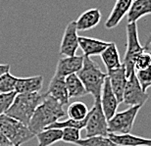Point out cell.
Here are the masks:
<instances>
[{
    "instance_id": "cell-1",
    "label": "cell",
    "mask_w": 151,
    "mask_h": 146,
    "mask_svg": "<svg viewBox=\"0 0 151 146\" xmlns=\"http://www.w3.org/2000/svg\"><path fill=\"white\" fill-rule=\"evenodd\" d=\"M65 115L66 112L64 110V105H62L59 101L46 93L44 100L32 115L29 127L32 133L37 135V133L47 129L50 124L56 123L60 119L65 117Z\"/></svg>"
},
{
    "instance_id": "cell-2",
    "label": "cell",
    "mask_w": 151,
    "mask_h": 146,
    "mask_svg": "<svg viewBox=\"0 0 151 146\" xmlns=\"http://www.w3.org/2000/svg\"><path fill=\"white\" fill-rule=\"evenodd\" d=\"M46 93H21L17 94L13 104L6 112V115L16 119L29 127V122L37 108L43 101Z\"/></svg>"
},
{
    "instance_id": "cell-3",
    "label": "cell",
    "mask_w": 151,
    "mask_h": 146,
    "mask_svg": "<svg viewBox=\"0 0 151 146\" xmlns=\"http://www.w3.org/2000/svg\"><path fill=\"white\" fill-rule=\"evenodd\" d=\"M78 76L83 81L87 94H91L94 99L100 98L107 73L102 72L91 58L83 56V68L78 73Z\"/></svg>"
},
{
    "instance_id": "cell-4",
    "label": "cell",
    "mask_w": 151,
    "mask_h": 146,
    "mask_svg": "<svg viewBox=\"0 0 151 146\" xmlns=\"http://www.w3.org/2000/svg\"><path fill=\"white\" fill-rule=\"evenodd\" d=\"M0 130L13 146H21L35 136L28 126L6 114L0 116Z\"/></svg>"
},
{
    "instance_id": "cell-5",
    "label": "cell",
    "mask_w": 151,
    "mask_h": 146,
    "mask_svg": "<svg viewBox=\"0 0 151 146\" xmlns=\"http://www.w3.org/2000/svg\"><path fill=\"white\" fill-rule=\"evenodd\" d=\"M127 29V49L124 57L123 65L126 68L127 77H129L134 73V61L137 57L142 52L143 46L140 44L138 39L137 26V24H128L126 27Z\"/></svg>"
},
{
    "instance_id": "cell-6",
    "label": "cell",
    "mask_w": 151,
    "mask_h": 146,
    "mask_svg": "<svg viewBox=\"0 0 151 146\" xmlns=\"http://www.w3.org/2000/svg\"><path fill=\"white\" fill-rule=\"evenodd\" d=\"M86 137L91 136H108V120L101 107L100 98L94 99L92 108L89 110L86 126Z\"/></svg>"
},
{
    "instance_id": "cell-7",
    "label": "cell",
    "mask_w": 151,
    "mask_h": 146,
    "mask_svg": "<svg viewBox=\"0 0 151 146\" xmlns=\"http://www.w3.org/2000/svg\"><path fill=\"white\" fill-rule=\"evenodd\" d=\"M141 106H131L127 110L116 113L108 121V132L115 134L131 133Z\"/></svg>"
},
{
    "instance_id": "cell-8",
    "label": "cell",
    "mask_w": 151,
    "mask_h": 146,
    "mask_svg": "<svg viewBox=\"0 0 151 146\" xmlns=\"http://www.w3.org/2000/svg\"><path fill=\"white\" fill-rule=\"evenodd\" d=\"M149 95L146 91H144L138 83L137 78L135 76V72L128 78L127 86L124 92L123 102L125 104L131 106H142L148 100Z\"/></svg>"
},
{
    "instance_id": "cell-9",
    "label": "cell",
    "mask_w": 151,
    "mask_h": 146,
    "mask_svg": "<svg viewBox=\"0 0 151 146\" xmlns=\"http://www.w3.org/2000/svg\"><path fill=\"white\" fill-rule=\"evenodd\" d=\"M78 35L76 27V21H71L66 26L61 44H60V54L65 57H73L77 53L78 45Z\"/></svg>"
},
{
    "instance_id": "cell-10",
    "label": "cell",
    "mask_w": 151,
    "mask_h": 146,
    "mask_svg": "<svg viewBox=\"0 0 151 146\" xmlns=\"http://www.w3.org/2000/svg\"><path fill=\"white\" fill-rule=\"evenodd\" d=\"M100 103H101L102 110H103L107 120L109 121L110 119L116 114V111H117L118 106H119L120 103L118 101L115 93L113 92L110 81H109V78H108V76H107L106 80H105L103 88H102V92H101V96H100Z\"/></svg>"
},
{
    "instance_id": "cell-11",
    "label": "cell",
    "mask_w": 151,
    "mask_h": 146,
    "mask_svg": "<svg viewBox=\"0 0 151 146\" xmlns=\"http://www.w3.org/2000/svg\"><path fill=\"white\" fill-rule=\"evenodd\" d=\"M83 56L75 55L73 57H64L59 59L54 74L63 78H67L70 75L78 74L83 68Z\"/></svg>"
},
{
    "instance_id": "cell-12",
    "label": "cell",
    "mask_w": 151,
    "mask_h": 146,
    "mask_svg": "<svg viewBox=\"0 0 151 146\" xmlns=\"http://www.w3.org/2000/svg\"><path fill=\"white\" fill-rule=\"evenodd\" d=\"M107 76L108 78H109L112 90L115 93V95H116L118 101H119V103H122L124 99V92H125L127 81H128L126 68L123 65L119 69L107 72Z\"/></svg>"
},
{
    "instance_id": "cell-13",
    "label": "cell",
    "mask_w": 151,
    "mask_h": 146,
    "mask_svg": "<svg viewBox=\"0 0 151 146\" xmlns=\"http://www.w3.org/2000/svg\"><path fill=\"white\" fill-rule=\"evenodd\" d=\"M46 93L49 96L53 97L54 99H56L57 101H59L62 105L68 104L70 97H69L67 86H66V78L54 74L48 86Z\"/></svg>"
},
{
    "instance_id": "cell-14",
    "label": "cell",
    "mask_w": 151,
    "mask_h": 146,
    "mask_svg": "<svg viewBox=\"0 0 151 146\" xmlns=\"http://www.w3.org/2000/svg\"><path fill=\"white\" fill-rule=\"evenodd\" d=\"M111 42H107L101 39L86 37V36H80L78 37V45L83 50V55L86 57L101 55L102 52L109 46Z\"/></svg>"
},
{
    "instance_id": "cell-15",
    "label": "cell",
    "mask_w": 151,
    "mask_h": 146,
    "mask_svg": "<svg viewBox=\"0 0 151 146\" xmlns=\"http://www.w3.org/2000/svg\"><path fill=\"white\" fill-rule=\"evenodd\" d=\"M132 1L134 0H117L109 17L105 22V28L108 29L116 28L121 23V21L126 16H128Z\"/></svg>"
},
{
    "instance_id": "cell-16",
    "label": "cell",
    "mask_w": 151,
    "mask_h": 146,
    "mask_svg": "<svg viewBox=\"0 0 151 146\" xmlns=\"http://www.w3.org/2000/svg\"><path fill=\"white\" fill-rule=\"evenodd\" d=\"M101 12L98 8L88 9L81 14V16L76 21V27L78 32H86L88 29L95 28L101 21Z\"/></svg>"
},
{
    "instance_id": "cell-17",
    "label": "cell",
    "mask_w": 151,
    "mask_h": 146,
    "mask_svg": "<svg viewBox=\"0 0 151 146\" xmlns=\"http://www.w3.org/2000/svg\"><path fill=\"white\" fill-rule=\"evenodd\" d=\"M43 86V77L35 76L29 78H17L15 91L21 93H37L41 90Z\"/></svg>"
},
{
    "instance_id": "cell-18",
    "label": "cell",
    "mask_w": 151,
    "mask_h": 146,
    "mask_svg": "<svg viewBox=\"0 0 151 146\" xmlns=\"http://www.w3.org/2000/svg\"><path fill=\"white\" fill-rule=\"evenodd\" d=\"M108 137L117 146H151L150 138L137 136L132 133H127V134L109 133Z\"/></svg>"
},
{
    "instance_id": "cell-19",
    "label": "cell",
    "mask_w": 151,
    "mask_h": 146,
    "mask_svg": "<svg viewBox=\"0 0 151 146\" xmlns=\"http://www.w3.org/2000/svg\"><path fill=\"white\" fill-rule=\"evenodd\" d=\"M151 14V0H134L128 13V24H137L141 18Z\"/></svg>"
},
{
    "instance_id": "cell-20",
    "label": "cell",
    "mask_w": 151,
    "mask_h": 146,
    "mask_svg": "<svg viewBox=\"0 0 151 146\" xmlns=\"http://www.w3.org/2000/svg\"><path fill=\"white\" fill-rule=\"evenodd\" d=\"M101 60L107 69V72L113 71V70L119 69L123 66L121 61L119 50L115 42H111L110 45L105 49L100 55Z\"/></svg>"
},
{
    "instance_id": "cell-21",
    "label": "cell",
    "mask_w": 151,
    "mask_h": 146,
    "mask_svg": "<svg viewBox=\"0 0 151 146\" xmlns=\"http://www.w3.org/2000/svg\"><path fill=\"white\" fill-rule=\"evenodd\" d=\"M66 86H67L68 94L70 98H80L87 94L83 81L78 78V74L70 75L66 78Z\"/></svg>"
},
{
    "instance_id": "cell-22",
    "label": "cell",
    "mask_w": 151,
    "mask_h": 146,
    "mask_svg": "<svg viewBox=\"0 0 151 146\" xmlns=\"http://www.w3.org/2000/svg\"><path fill=\"white\" fill-rule=\"evenodd\" d=\"M63 130L60 129H45L37 133L38 146H51L58 141H62Z\"/></svg>"
},
{
    "instance_id": "cell-23",
    "label": "cell",
    "mask_w": 151,
    "mask_h": 146,
    "mask_svg": "<svg viewBox=\"0 0 151 146\" xmlns=\"http://www.w3.org/2000/svg\"><path fill=\"white\" fill-rule=\"evenodd\" d=\"M88 108L83 102L76 101L72 103L71 105H69L66 115H68L69 119H72V120L83 121L88 116Z\"/></svg>"
},
{
    "instance_id": "cell-24",
    "label": "cell",
    "mask_w": 151,
    "mask_h": 146,
    "mask_svg": "<svg viewBox=\"0 0 151 146\" xmlns=\"http://www.w3.org/2000/svg\"><path fill=\"white\" fill-rule=\"evenodd\" d=\"M75 144L78 146H117L108 136L101 135L80 139Z\"/></svg>"
},
{
    "instance_id": "cell-25",
    "label": "cell",
    "mask_w": 151,
    "mask_h": 146,
    "mask_svg": "<svg viewBox=\"0 0 151 146\" xmlns=\"http://www.w3.org/2000/svg\"><path fill=\"white\" fill-rule=\"evenodd\" d=\"M17 78L10 73H5L0 77V93H9L15 91Z\"/></svg>"
},
{
    "instance_id": "cell-26",
    "label": "cell",
    "mask_w": 151,
    "mask_h": 146,
    "mask_svg": "<svg viewBox=\"0 0 151 146\" xmlns=\"http://www.w3.org/2000/svg\"><path fill=\"white\" fill-rule=\"evenodd\" d=\"M86 122H87V118L83 121H75V120H72V119H68V120L63 121V122H59V121L56 122V123L50 124L47 129H66V127H76V129H86Z\"/></svg>"
},
{
    "instance_id": "cell-27",
    "label": "cell",
    "mask_w": 151,
    "mask_h": 146,
    "mask_svg": "<svg viewBox=\"0 0 151 146\" xmlns=\"http://www.w3.org/2000/svg\"><path fill=\"white\" fill-rule=\"evenodd\" d=\"M17 94L16 91L9 93H0V116L6 114V112L10 109Z\"/></svg>"
},
{
    "instance_id": "cell-28",
    "label": "cell",
    "mask_w": 151,
    "mask_h": 146,
    "mask_svg": "<svg viewBox=\"0 0 151 146\" xmlns=\"http://www.w3.org/2000/svg\"><path fill=\"white\" fill-rule=\"evenodd\" d=\"M63 135H62V141L66 143H73L81 139V129H76V127H66L63 129Z\"/></svg>"
},
{
    "instance_id": "cell-29",
    "label": "cell",
    "mask_w": 151,
    "mask_h": 146,
    "mask_svg": "<svg viewBox=\"0 0 151 146\" xmlns=\"http://www.w3.org/2000/svg\"><path fill=\"white\" fill-rule=\"evenodd\" d=\"M151 67V53L142 51L134 61V71L145 70Z\"/></svg>"
},
{
    "instance_id": "cell-30",
    "label": "cell",
    "mask_w": 151,
    "mask_h": 146,
    "mask_svg": "<svg viewBox=\"0 0 151 146\" xmlns=\"http://www.w3.org/2000/svg\"><path fill=\"white\" fill-rule=\"evenodd\" d=\"M135 76L142 89L147 92V88L151 86V67L145 70L135 71Z\"/></svg>"
},
{
    "instance_id": "cell-31",
    "label": "cell",
    "mask_w": 151,
    "mask_h": 146,
    "mask_svg": "<svg viewBox=\"0 0 151 146\" xmlns=\"http://www.w3.org/2000/svg\"><path fill=\"white\" fill-rule=\"evenodd\" d=\"M0 146H13L11 142L7 139V137L3 134L1 130H0Z\"/></svg>"
},
{
    "instance_id": "cell-32",
    "label": "cell",
    "mask_w": 151,
    "mask_h": 146,
    "mask_svg": "<svg viewBox=\"0 0 151 146\" xmlns=\"http://www.w3.org/2000/svg\"><path fill=\"white\" fill-rule=\"evenodd\" d=\"M10 65H8V64H0V77L5 74V73H8L10 71Z\"/></svg>"
},
{
    "instance_id": "cell-33",
    "label": "cell",
    "mask_w": 151,
    "mask_h": 146,
    "mask_svg": "<svg viewBox=\"0 0 151 146\" xmlns=\"http://www.w3.org/2000/svg\"><path fill=\"white\" fill-rule=\"evenodd\" d=\"M143 50L151 53V33L148 35V37H147V40L145 42V44L143 45Z\"/></svg>"
},
{
    "instance_id": "cell-34",
    "label": "cell",
    "mask_w": 151,
    "mask_h": 146,
    "mask_svg": "<svg viewBox=\"0 0 151 146\" xmlns=\"http://www.w3.org/2000/svg\"><path fill=\"white\" fill-rule=\"evenodd\" d=\"M14 146H20V145H14Z\"/></svg>"
},
{
    "instance_id": "cell-35",
    "label": "cell",
    "mask_w": 151,
    "mask_h": 146,
    "mask_svg": "<svg viewBox=\"0 0 151 146\" xmlns=\"http://www.w3.org/2000/svg\"><path fill=\"white\" fill-rule=\"evenodd\" d=\"M116 1H117V0H116Z\"/></svg>"
}]
</instances>
